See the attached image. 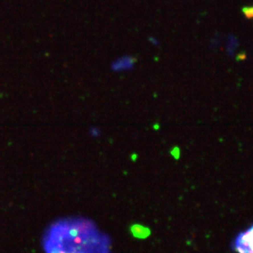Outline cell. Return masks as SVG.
Listing matches in <instances>:
<instances>
[{"mask_svg": "<svg viewBox=\"0 0 253 253\" xmlns=\"http://www.w3.org/2000/svg\"><path fill=\"white\" fill-rule=\"evenodd\" d=\"M44 246L46 253H109V238L90 220H60L50 227Z\"/></svg>", "mask_w": 253, "mask_h": 253, "instance_id": "cell-1", "label": "cell"}, {"mask_svg": "<svg viewBox=\"0 0 253 253\" xmlns=\"http://www.w3.org/2000/svg\"><path fill=\"white\" fill-rule=\"evenodd\" d=\"M234 248L238 253H253V224L237 235Z\"/></svg>", "mask_w": 253, "mask_h": 253, "instance_id": "cell-2", "label": "cell"}, {"mask_svg": "<svg viewBox=\"0 0 253 253\" xmlns=\"http://www.w3.org/2000/svg\"><path fill=\"white\" fill-rule=\"evenodd\" d=\"M130 233L138 239H145L148 238L151 234V230L148 227L143 226L142 224H135L130 227Z\"/></svg>", "mask_w": 253, "mask_h": 253, "instance_id": "cell-3", "label": "cell"}]
</instances>
